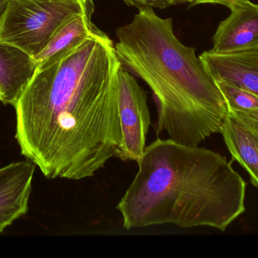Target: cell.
Instances as JSON below:
<instances>
[{
    "mask_svg": "<svg viewBox=\"0 0 258 258\" xmlns=\"http://www.w3.org/2000/svg\"><path fill=\"white\" fill-rule=\"evenodd\" d=\"M121 67L99 29L38 67L14 106L15 138L46 178H89L116 156Z\"/></svg>",
    "mask_w": 258,
    "mask_h": 258,
    "instance_id": "1",
    "label": "cell"
},
{
    "mask_svg": "<svg viewBox=\"0 0 258 258\" xmlns=\"http://www.w3.org/2000/svg\"><path fill=\"white\" fill-rule=\"evenodd\" d=\"M138 165L117 204L126 230L172 224L225 231L245 211L246 183L212 150L157 138Z\"/></svg>",
    "mask_w": 258,
    "mask_h": 258,
    "instance_id": "2",
    "label": "cell"
},
{
    "mask_svg": "<svg viewBox=\"0 0 258 258\" xmlns=\"http://www.w3.org/2000/svg\"><path fill=\"white\" fill-rule=\"evenodd\" d=\"M116 56L151 89L157 108V136L165 133L183 145L199 146L221 133L228 113L225 100L192 47L174 34L172 19L153 8L139 9L116 30Z\"/></svg>",
    "mask_w": 258,
    "mask_h": 258,
    "instance_id": "3",
    "label": "cell"
},
{
    "mask_svg": "<svg viewBox=\"0 0 258 258\" xmlns=\"http://www.w3.org/2000/svg\"><path fill=\"white\" fill-rule=\"evenodd\" d=\"M84 13L78 0H9L0 24V41L35 57L71 17Z\"/></svg>",
    "mask_w": 258,
    "mask_h": 258,
    "instance_id": "4",
    "label": "cell"
},
{
    "mask_svg": "<svg viewBox=\"0 0 258 258\" xmlns=\"http://www.w3.org/2000/svg\"><path fill=\"white\" fill-rule=\"evenodd\" d=\"M119 80V115L122 141L116 157L123 162L141 160L151 124L147 92L135 77L121 67Z\"/></svg>",
    "mask_w": 258,
    "mask_h": 258,
    "instance_id": "5",
    "label": "cell"
},
{
    "mask_svg": "<svg viewBox=\"0 0 258 258\" xmlns=\"http://www.w3.org/2000/svg\"><path fill=\"white\" fill-rule=\"evenodd\" d=\"M36 167L28 161L0 168V233L28 212Z\"/></svg>",
    "mask_w": 258,
    "mask_h": 258,
    "instance_id": "6",
    "label": "cell"
},
{
    "mask_svg": "<svg viewBox=\"0 0 258 258\" xmlns=\"http://www.w3.org/2000/svg\"><path fill=\"white\" fill-rule=\"evenodd\" d=\"M230 9V16L214 35L210 51L230 53L258 47V4L245 0Z\"/></svg>",
    "mask_w": 258,
    "mask_h": 258,
    "instance_id": "7",
    "label": "cell"
},
{
    "mask_svg": "<svg viewBox=\"0 0 258 258\" xmlns=\"http://www.w3.org/2000/svg\"><path fill=\"white\" fill-rule=\"evenodd\" d=\"M215 81H224L258 96V47L230 53H203L200 56Z\"/></svg>",
    "mask_w": 258,
    "mask_h": 258,
    "instance_id": "8",
    "label": "cell"
},
{
    "mask_svg": "<svg viewBox=\"0 0 258 258\" xmlns=\"http://www.w3.org/2000/svg\"><path fill=\"white\" fill-rule=\"evenodd\" d=\"M38 68L34 58L0 41V91L3 104L15 106Z\"/></svg>",
    "mask_w": 258,
    "mask_h": 258,
    "instance_id": "9",
    "label": "cell"
},
{
    "mask_svg": "<svg viewBox=\"0 0 258 258\" xmlns=\"http://www.w3.org/2000/svg\"><path fill=\"white\" fill-rule=\"evenodd\" d=\"M232 158L243 167L258 188V134L227 113L221 131Z\"/></svg>",
    "mask_w": 258,
    "mask_h": 258,
    "instance_id": "10",
    "label": "cell"
},
{
    "mask_svg": "<svg viewBox=\"0 0 258 258\" xmlns=\"http://www.w3.org/2000/svg\"><path fill=\"white\" fill-rule=\"evenodd\" d=\"M98 29L84 13L71 17L57 29L45 48L33 57L38 67L72 48Z\"/></svg>",
    "mask_w": 258,
    "mask_h": 258,
    "instance_id": "11",
    "label": "cell"
},
{
    "mask_svg": "<svg viewBox=\"0 0 258 258\" xmlns=\"http://www.w3.org/2000/svg\"><path fill=\"white\" fill-rule=\"evenodd\" d=\"M219 88L228 112L258 110V96L255 94L224 81H215Z\"/></svg>",
    "mask_w": 258,
    "mask_h": 258,
    "instance_id": "12",
    "label": "cell"
},
{
    "mask_svg": "<svg viewBox=\"0 0 258 258\" xmlns=\"http://www.w3.org/2000/svg\"><path fill=\"white\" fill-rule=\"evenodd\" d=\"M228 113L231 114L258 134V110L249 112H228Z\"/></svg>",
    "mask_w": 258,
    "mask_h": 258,
    "instance_id": "13",
    "label": "cell"
},
{
    "mask_svg": "<svg viewBox=\"0 0 258 258\" xmlns=\"http://www.w3.org/2000/svg\"><path fill=\"white\" fill-rule=\"evenodd\" d=\"M128 6H133L139 9L146 8H157V9H165L168 7V3L163 0H122Z\"/></svg>",
    "mask_w": 258,
    "mask_h": 258,
    "instance_id": "14",
    "label": "cell"
},
{
    "mask_svg": "<svg viewBox=\"0 0 258 258\" xmlns=\"http://www.w3.org/2000/svg\"><path fill=\"white\" fill-rule=\"evenodd\" d=\"M242 1H245V0H192L189 6L192 7V6L200 4H218L222 5V6L230 9L232 6Z\"/></svg>",
    "mask_w": 258,
    "mask_h": 258,
    "instance_id": "15",
    "label": "cell"
},
{
    "mask_svg": "<svg viewBox=\"0 0 258 258\" xmlns=\"http://www.w3.org/2000/svg\"><path fill=\"white\" fill-rule=\"evenodd\" d=\"M78 2L81 5L85 15L92 21V15L95 12V0H78Z\"/></svg>",
    "mask_w": 258,
    "mask_h": 258,
    "instance_id": "16",
    "label": "cell"
},
{
    "mask_svg": "<svg viewBox=\"0 0 258 258\" xmlns=\"http://www.w3.org/2000/svg\"><path fill=\"white\" fill-rule=\"evenodd\" d=\"M9 1V0H0V24H1L2 19H3V15L6 12Z\"/></svg>",
    "mask_w": 258,
    "mask_h": 258,
    "instance_id": "17",
    "label": "cell"
},
{
    "mask_svg": "<svg viewBox=\"0 0 258 258\" xmlns=\"http://www.w3.org/2000/svg\"><path fill=\"white\" fill-rule=\"evenodd\" d=\"M168 3V6H175V5L183 4V3H191L192 0H163Z\"/></svg>",
    "mask_w": 258,
    "mask_h": 258,
    "instance_id": "18",
    "label": "cell"
},
{
    "mask_svg": "<svg viewBox=\"0 0 258 258\" xmlns=\"http://www.w3.org/2000/svg\"><path fill=\"white\" fill-rule=\"evenodd\" d=\"M3 101V95H2L1 91H0V101Z\"/></svg>",
    "mask_w": 258,
    "mask_h": 258,
    "instance_id": "19",
    "label": "cell"
}]
</instances>
